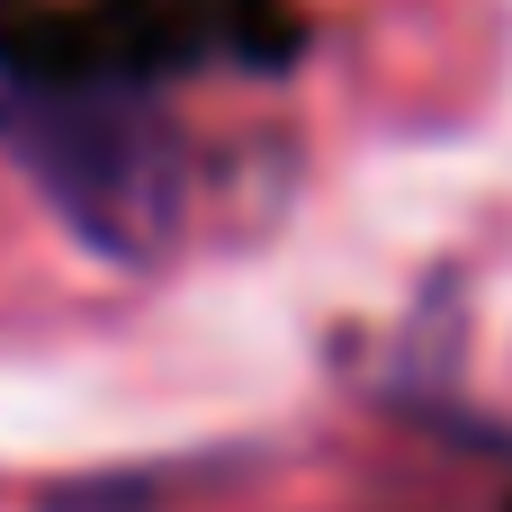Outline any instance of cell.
<instances>
[{"label": "cell", "mask_w": 512, "mask_h": 512, "mask_svg": "<svg viewBox=\"0 0 512 512\" xmlns=\"http://www.w3.org/2000/svg\"><path fill=\"white\" fill-rule=\"evenodd\" d=\"M0 153L27 189L99 252V261H162L180 234V135L126 81H9L0 90Z\"/></svg>", "instance_id": "obj_1"}, {"label": "cell", "mask_w": 512, "mask_h": 512, "mask_svg": "<svg viewBox=\"0 0 512 512\" xmlns=\"http://www.w3.org/2000/svg\"><path fill=\"white\" fill-rule=\"evenodd\" d=\"M162 504V468H126V477H81L63 495H45V512H153Z\"/></svg>", "instance_id": "obj_2"}]
</instances>
